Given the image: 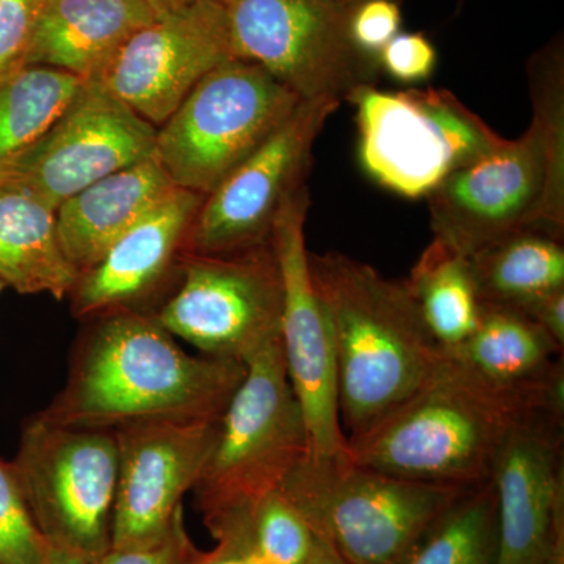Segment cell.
Returning a JSON list of instances; mask_svg holds the SVG:
<instances>
[{"mask_svg":"<svg viewBox=\"0 0 564 564\" xmlns=\"http://www.w3.org/2000/svg\"><path fill=\"white\" fill-rule=\"evenodd\" d=\"M250 527L259 564L310 562L317 536L281 489L267 494L252 507Z\"/></svg>","mask_w":564,"mask_h":564,"instance_id":"27","label":"cell"},{"mask_svg":"<svg viewBox=\"0 0 564 564\" xmlns=\"http://www.w3.org/2000/svg\"><path fill=\"white\" fill-rule=\"evenodd\" d=\"M563 351L529 315L481 303L474 333L445 352L478 383L525 413L564 414Z\"/></svg>","mask_w":564,"mask_h":564,"instance_id":"19","label":"cell"},{"mask_svg":"<svg viewBox=\"0 0 564 564\" xmlns=\"http://www.w3.org/2000/svg\"><path fill=\"white\" fill-rule=\"evenodd\" d=\"M529 87V129L448 174L426 196L433 239L464 256L529 226L564 236V70L534 68Z\"/></svg>","mask_w":564,"mask_h":564,"instance_id":"3","label":"cell"},{"mask_svg":"<svg viewBox=\"0 0 564 564\" xmlns=\"http://www.w3.org/2000/svg\"><path fill=\"white\" fill-rule=\"evenodd\" d=\"M348 28L352 43L366 54L378 58L386 44L400 33V3L397 0H364L350 11Z\"/></svg>","mask_w":564,"mask_h":564,"instance_id":"32","label":"cell"},{"mask_svg":"<svg viewBox=\"0 0 564 564\" xmlns=\"http://www.w3.org/2000/svg\"><path fill=\"white\" fill-rule=\"evenodd\" d=\"M218 540L214 551L198 552L195 564H259L252 549L250 514L231 519L212 530Z\"/></svg>","mask_w":564,"mask_h":564,"instance_id":"33","label":"cell"},{"mask_svg":"<svg viewBox=\"0 0 564 564\" xmlns=\"http://www.w3.org/2000/svg\"><path fill=\"white\" fill-rule=\"evenodd\" d=\"M155 139L158 128L98 82H87L50 131L0 166V187L57 210L93 182L155 158Z\"/></svg>","mask_w":564,"mask_h":564,"instance_id":"13","label":"cell"},{"mask_svg":"<svg viewBox=\"0 0 564 564\" xmlns=\"http://www.w3.org/2000/svg\"><path fill=\"white\" fill-rule=\"evenodd\" d=\"M154 18L144 0H44L24 65L96 82L126 41Z\"/></svg>","mask_w":564,"mask_h":564,"instance_id":"20","label":"cell"},{"mask_svg":"<svg viewBox=\"0 0 564 564\" xmlns=\"http://www.w3.org/2000/svg\"><path fill=\"white\" fill-rule=\"evenodd\" d=\"M307 209L306 185L282 207L270 239L281 273V347L306 422L307 454L339 455L347 452V436L340 423L332 328L311 274L304 232Z\"/></svg>","mask_w":564,"mask_h":564,"instance_id":"14","label":"cell"},{"mask_svg":"<svg viewBox=\"0 0 564 564\" xmlns=\"http://www.w3.org/2000/svg\"><path fill=\"white\" fill-rule=\"evenodd\" d=\"M80 273L63 251L55 210L0 187V282L22 295L69 296Z\"/></svg>","mask_w":564,"mask_h":564,"instance_id":"22","label":"cell"},{"mask_svg":"<svg viewBox=\"0 0 564 564\" xmlns=\"http://www.w3.org/2000/svg\"><path fill=\"white\" fill-rule=\"evenodd\" d=\"M348 102L356 109L364 172L404 198H426L448 174L503 140L444 88L362 87Z\"/></svg>","mask_w":564,"mask_h":564,"instance_id":"8","label":"cell"},{"mask_svg":"<svg viewBox=\"0 0 564 564\" xmlns=\"http://www.w3.org/2000/svg\"><path fill=\"white\" fill-rule=\"evenodd\" d=\"M198 551L184 525V511H180L169 529L148 543L111 547L98 564H195Z\"/></svg>","mask_w":564,"mask_h":564,"instance_id":"29","label":"cell"},{"mask_svg":"<svg viewBox=\"0 0 564 564\" xmlns=\"http://www.w3.org/2000/svg\"><path fill=\"white\" fill-rule=\"evenodd\" d=\"M10 466L44 540L91 560L110 551L120 473L115 432L58 425L36 414Z\"/></svg>","mask_w":564,"mask_h":564,"instance_id":"9","label":"cell"},{"mask_svg":"<svg viewBox=\"0 0 564 564\" xmlns=\"http://www.w3.org/2000/svg\"><path fill=\"white\" fill-rule=\"evenodd\" d=\"M44 0H0V77L25 63Z\"/></svg>","mask_w":564,"mask_h":564,"instance_id":"31","label":"cell"},{"mask_svg":"<svg viewBox=\"0 0 564 564\" xmlns=\"http://www.w3.org/2000/svg\"><path fill=\"white\" fill-rule=\"evenodd\" d=\"M306 564H348L343 556L337 554L336 551L322 540L315 541L313 555Z\"/></svg>","mask_w":564,"mask_h":564,"instance_id":"37","label":"cell"},{"mask_svg":"<svg viewBox=\"0 0 564 564\" xmlns=\"http://www.w3.org/2000/svg\"><path fill=\"white\" fill-rule=\"evenodd\" d=\"M206 196L174 187L132 228L122 234L101 261L69 293L70 311L93 321L124 311H141L172 274L180 270L188 232Z\"/></svg>","mask_w":564,"mask_h":564,"instance_id":"18","label":"cell"},{"mask_svg":"<svg viewBox=\"0 0 564 564\" xmlns=\"http://www.w3.org/2000/svg\"><path fill=\"white\" fill-rule=\"evenodd\" d=\"M3 289H6V285H3L2 282H0V293H2Z\"/></svg>","mask_w":564,"mask_h":564,"instance_id":"39","label":"cell"},{"mask_svg":"<svg viewBox=\"0 0 564 564\" xmlns=\"http://www.w3.org/2000/svg\"><path fill=\"white\" fill-rule=\"evenodd\" d=\"M85 84L73 74L40 65H22L0 77V166L50 131Z\"/></svg>","mask_w":564,"mask_h":564,"instance_id":"25","label":"cell"},{"mask_svg":"<svg viewBox=\"0 0 564 564\" xmlns=\"http://www.w3.org/2000/svg\"><path fill=\"white\" fill-rule=\"evenodd\" d=\"M218 422H152L115 430L120 473L111 547L148 543L169 529L185 494L202 478Z\"/></svg>","mask_w":564,"mask_h":564,"instance_id":"17","label":"cell"},{"mask_svg":"<svg viewBox=\"0 0 564 564\" xmlns=\"http://www.w3.org/2000/svg\"><path fill=\"white\" fill-rule=\"evenodd\" d=\"M40 564H98L96 560L44 540Z\"/></svg>","mask_w":564,"mask_h":564,"instance_id":"35","label":"cell"},{"mask_svg":"<svg viewBox=\"0 0 564 564\" xmlns=\"http://www.w3.org/2000/svg\"><path fill=\"white\" fill-rule=\"evenodd\" d=\"M481 303L529 315L564 291L563 237L538 226L519 229L467 256Z\"/></svg>","mask_w":564,"mask_h":564,"instance_id":"23","label":"cell"},{"mask_svg":"<svg viewBox=\"0 0 564 564\" xmlns=\"http://www.w3.org/2000/svg\"><path fill=\"white\" fill-rule=\"evenodd\" d=\"M340 102L303 101L291 118L204 198L185 252L228 256L270 245L285 203L307 185L315 140Z\"/></svg>","mask_w":564,"mask_h":564,"instance_id":"12","label":"cell"},{"mask_svg":"<svg viewBox=\"0 0 564 564\" xmlns=\"http://www.w3.org/2000/svg\"><path fill=\"white\" fill-rule=\"evenodd\" d=\"M337 2H339L340 6H344L345 9L352 10L358 6V3L364 2V0H337ZM397 2H399V0H397Z\"/></svg>","mask_w":564,"mask_h":564,"instance_id":"38","label":"cell"},{"mask_svg":"<svg viewBox=\"0 0 564 564\" xmlns=\"http://www.w3.org/2000/svg\"><path fill=\"white\" fill-rule=\"evenodd\" d=\"M524 414L445 352L413 397L347 440L348 455L359 466L404 480L474 488L491 480L500 447Z\"/></svg>","mask_w":564,"mask_h":564,"instance_id":"4","label":"cell"},{"mask_svg":"<svg viewBox=\"0 0 564 564\" xmlns=\"http://www.w3.org/2000/svg\"><path fill=\"white\" fill-rule=\"evenodd\" d=\"M336 352L340 423L347 440L372 429L422 388L445 351L403 281L343 252H310Z\"/></svg>","mask_w":564,"mask_h":564,"instance_id":"2","label":"cell"},{"mask_svg":"<svg viewBox=\"0 0 564 564\" xmlns=\"http://www.w3.org/2000/svg\"><path fill=\"white\" fill-rule=\"evenodd\" d=\"M306 422L285 370L281 339L247 362V375L218 422L196 492L210 532L250 514L280 489L307 454Z\"/></svg>","mask_w":564,"mask_h":564,"instance_id":"6","label":"cell"},{"mask_svg":"<svg viewBox=\"0 0 564 564\" xmlns=\"http://www.w3.org/2000/svg\"><path fill=\"white\" fill-rule=\"evenodd\" d=\"M529 317L564 348V291L552 293L534 307Z\"/></svg>","mask_w":564,"mask_h":564,"instance_id":"34","label":"cell"},{"mask_svg":"<svg viewBox=\"0 0 564 564\" xmlns=\"http://www.w3.org/2000/svg\"><path fill=\"white\" fill-rule=\"evenodd\" d=\"M177 276L154 317L204 356L247 364L281 339L282 284L272 245L228 256L184 252Z\"/></svg>","mask_w":564,"mask_h":564,"instance_id":"11","label":"cell"},{"mask_svg":"<svg viewBox=\"0 0 564 564\" xmlns=\"http://www.w3.org/2000/svg\"><path fill=\"white\" fill-rule=\"evenodd\" d=\"M43 543L13 469L0 462V564H40Z\"/></svg>","mask_w":564,"mask_h":564,"instance_id":"28","label":"cell"},{"mask_svg":"<svg viewBox=\"0 0 564 564\" xmlns=\"http://www.w3.org/2000/svg\"><path fill=\"white\" fill-rule=\"evenodd\" d=\"M247 364L182 350L154 314L93 318L65 388L40 413L58 425L115 430L152 422L220 421Z\"/></svg>","mask_w":564,"mask_h":564,"instance_id":"1","label":"cell"},{"mask_svg":"<svg viewBox=\"0 0 564 564\" xmlns=\"http://www.w3.org/2000/svg\"><path fill=\"white\" fill-rule=\"evenodd\" d=\"M463 2H464V0H459V7H462V6H463Z\"/></svg>","mask_w":564,"mask_h":564,"instance_id":"40","label":"cell"},{"mask_svg":"<svg viewBox=\"0 0 564 564\" xmlns=\"http://www.w3.org/2000/svg\"><path fill=\"white\" fill-rule=\"evenodd\" d=\"M403 282L444 351L459 347L474 333L481 300L467 256L433 239Z\"/></svg>","mask_w":564,"mask_h":564,"instance_id":"24","label":"cell"},{"mask_svg":"<svg viewBox=\"0 0 564 564\" xmlns=\"http://www.w3.org/2000/svg\"><path fill=\"white\" fill-rule=\"evenodd\" d=\"M402 564H497L492 481L463 489L426 527Z\"/></svg>","mask_w":564,"mask_h":564,"instance_id":"26","label":"cell"},{"mask_svg":"<svg viewBox=\"0 0 564 564\" xmlns=\"http://www.w3.org/2000/svg\"><path fill=\"white\" fill-rule=\"evenodd\" d=\"M437 52L432 40L421 32H400L378 54L381 73L400 84L429 80L436 68Z\"/></svg>","mask_w":564,"mask_h":564,"instance_id":"30","label":"cell"},{"mask_svg":"<svg viewBox=\"0 0 564 564\" xmlns=\"http://www.w3.org/2000/svg\"><path fill=\"white\" fill-rule=\"evenodd\" d=\"M497 564H564V414L527 413L494 462Z\"/></svg>","mask_w":564,"mask_h":564,"instance_id":"15","label":"cell"},{"mask_svg":"<svg viewBox=\"0 0 564 564\" xmlns=\"http://www.w3.org/2000/svg\"><path fill=\"white\" fill-rule=\"evenodd\" d=\"M234 58L262 66L302 101L343 104L377 87L378 58L352 43L337 0H221Z\"/></svg>","mask_w":564,"mask_h":564,"instance_id":"10","label":"cell"},{"mask_svg":"<svg viewBox=\"0 0 564 564\" xmlns=\"http://www.w3.org/2000/svg\"><path fill=\"white\" fill-rule=\"evenodd\" d=\"M174 187L161 163L152 158L93 182L70 196L55 210L66 258L79 273L87 272Z\"/></svg>","mask_w":564,"mask_h":564,"instance_id":"21","label":"cell"},{"mask_svg":"<svg viewBox=\"0 0 564 564\" xmlns=\"http://www.w3.org/2000/svg\"><path fill=\"white\" fill-rule=\"evenodd\" d=\"M229 58L223 3L202 2L155 17L133 33L96 82L161 128L193 88Z\"/></svg>","mask_w":564,"mask_h":564,"instance_id":"16","label":"cell"},{"mask_svg":"<svg viewBox=\"0 0 564 564\" xmlns=\"http://www.w3.org/2000/svg\"><path fill=\"white\" fill-rule=\"evenodd\" d=\"M150 6L154 17L172 13V11L187 9L202 2H221V0H144Z\"/></svg>","mask_w":564,"mask_h":564,"instance_id":"36","label":"cell"},{"mask_svg":"<svg viewBox=\"0 0 564 564\" xmlns=\"http://www.w3.org/2000/svg\"><path fill=\"white\" fill-rule=\"evenodd\" d=\"M281 491L315 536L348 564H402L415 541L463 489L359 466L347 452L306 454Z\"/></svg>","mask_w":564,"mask_h":564,"instance_id":"5","label":"cell"},{"mask_svg":"<svg viewBox=\"0 0 564 564\" xmlns=\"http://www.w3.org/2000/svg\"><path fill=\"white\" fill-rule=\"evenodd\" d=\"M302 102L262 66L229 58L158 128L155 159L176 187L207 196Z\"/></svg>","mask_w":564,"mask_h":564,"instance_id":"7","label":"cell"}]
</instances>
